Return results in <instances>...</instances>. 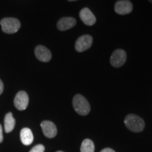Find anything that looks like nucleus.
<instances>
[{
  "label": "nucleus",
  "mask_w": 152,
  "mask_h": 152,
  "mask_svg": "<svg viewBox=\"0 0 152 152\" xmlns=\"http://www.w3.org/2000/svg\"><path fill=\"white\" fill-rule=\"evenodd\" d=\"M3 91H4V84H3L2 81L0 80V95L2 94Z\"/></svg>",
  "instance_id": "nucleus-18"
},
{
  "label": "nucleus",
  "mask_w": 152,
  "mask_h": 152,
  "mask_svg": "<svg viewBox=\"0 0 152 152\" xmlns=\"http://www.w3.org/2000/svg\"><path fill=\"white\" fill-rule=\"evenodd\" d=\"M124 123L130 131L134 132H142L145 127L144 120L134 114H129L125 117Z\"/></svg>",
  "instance_id": "nucleus-1"
},
{
  "label": "nucleus",
  "mask_w": 152,
  "mask_h": 152,
  "mask_svg": "<svg viewBox=\"0 0 152 152\" xmlns=\"http://www.w3.org/2000/svg\"><path fill=\"white\" fill-rule=\"evenodd\" d=\"M45 150V148L42 144H37L35 147L32 148L30 152H44Z\"/></svg>",
  "instance_id": "nucleus-15"
},
{
  "label": "nucleus",
  "mask_w": 152,
  "mask_h": 152,
  "mask_svg": "<svg viewBox=\"0 0 152 152\" xmlns=\"http://www.w3.org/2000/svg\"><path fill=\"white\" fill-rule=\"evenodd\" d=\"M1 30L7 34L16 33L20 28V23L17 18H4L0 21Z\"/></svg>",
  "instance_id": "nucleus-3"
},
{
  "label": "nucleus",
  "mask_w": 152,
  "mask_h": 152,
  "mask_svg": "<svg viewBox=\"0 0 152 152\" xmlns=\"http://www.w3.org/2000/svg\"><path fill=\"white\" fill-rule=\"evenodd\" d=\"M69 1H77V0H68Z\"/></svg>",
  "instance_id": "nucleus-19"
},
{
  "label": "nucleus",
  "mask_w": 152,
  "mask_h": 152,
  "mask_svg": "<svg viewBox=\"0 0 152 152\" xmlns=\"http://www.w3.org/2000/svg\"><path fill=\"white\" fill-rule=\"evenodd\" d=\"M126 53L123 49H116L112 54L110 62L113 67L119 68L122 66L126 61Z\"/></svg>",
  "instance_id": "nucleus-4"
},
{
  "label": "nucleus",
  "mask_w": 152,
  "mask_h": 152,
  "mask_svg": "<svg viewBox=\"0 0 152 152\" xmlns=\"http://www.w3.org/2000/svg\"><path fill=\"white\" fill-rule=\"evenodd\" d=\"M20 137L21 142L24 145L28 146L33 143L34 137L33 132H32L30 129L28 128H23L21 131H20Z\"/></svg>",
  "instance_id": "nucleus-12"
},
{
  "label": "nucleus",
  "mask_w": 152,
  "mask_h": 152,
  "mask_svg": "<svg viewBox=\"0 0 152 152\" xmlns=\"http://www.w3.org/2000/svg\"><path fill=\"white\" fill-rule=\"evenodd\" d=\"M80 18L87 26H93L96 23V18L88 8H83L80 11Z\"/></svg>",
  "instance_id": "nucleus-10"
},
{
  "label": "nucleus",
  "mask_w": 152,
  "mask_h": 152,
  "mask_svg": "<svg viewBox=\"0 0 152 152\" xmlns=\"http://www.w3.org/2000/svg\"><path fill=\"white\" fill-rule=\"evenodd\" d=\"M29 104V96L25 91H20L17 93L14 99V106L19 111L27 109Z\"/></svg>",
  "instance_id": "nucleus-5"
},
{
  "label": "nucleus",
  "mask_w": 152,
  "mask_h": 152,
  "mask_svg": "<svg viewBox=\"0 0 152 152\" xmlns=\"http://www.w3.org/2000/svg\"><path fill=\"white\" fill-rule=\"evenodd\" d=\"M41 128L44 134L47 138H53L57 134L56 126L52 121H42L41 123Z\"/></svg>",
  "instance_id": "nucleus-8"
},
{
  "label": "nucleus",
  "mask_w": 152,
  "mask_h": 152,
  "mask_svg": "<svg viewBox=\"0 0 152 152\" xmlns=\"http://www.w3.org/2000/svg\"><path fill=\"white\" fill-rule=\"evenodd\" d=\"M73 106L75 111L81 115H86L90 111V105L83 95L76 94L73 97Z\"/></svg>",
  "instance_id": "nucleus-2"
},
{
  "label": "nucleus",
  "mask_w": 152,
  "mask_h": 152,
  "mask_svg": "<svg viewBox=\"0 0 152 152\" xmlns=\"http://www.w3.org/2000/svg\"><path fill=\"white\" fill-rule=\"evenodd\" d=\"M100 152H115L113 149H111V148H105V149H102Z\"/></svg>",
  "instance_id": "nucleus-17"
},
{
  "label": "nucleus",
  "mask_w": 152,
  "mask_h": 152,
  "mask_svg": "<svg viewBox=\"0 0 152 152\" xmlns=\"http://www.w3.org/2000/svg\"><path fill=\"white\" fill-rule=\"evenodd\" d=\"M92 37L89 35H85L80 37L75 42V49L77 52H83L90 48L92 45Z\"/></svg>",
  "instance_id": "nucleus-6"
},
{
  "label": "nucleus",
  "mask_w": 152,
  "mask_h": 152,
  "mask_svg": "<svg viewBox=\"0 0 152 152\" xmlns=\"http://www.w3.org/2000/svg\"><path fill=\"white\" fill-rule=\"evenodd\" d=\"M56 152H64V151H56Z\"/></svg>",
  "instance_id": "nucleus-21"
},
{
  "label": "nucleus",
  "mask_w": 152,
  "mask_h": 152,
  "mask_svg": "<svg viewBox=\"0 0 152 152\" xmlns=\"http://www.w3.org/2000/svg\"><path fill=\"white\" fill-rule=\"evenodd\" d=\"M148 1H150V2H151V3H152V0H148Z\"/></svg>",
  "instance_id": "nucleus-20"
},
{
  "label": "nucleus",
  "mask_w": 152,
  "mask_h": 152,
  "mask_svg": "<svg viewBox=\"0 0 152 152\" xmlns=\"http://www.w3.org/2000/svg\"><path fill=\"white\" fill-rule=\"evenodd\" d=\"M132 4L129 0H119L115 4V11L118 14L126 15L132 11Z\"/></svg>",
  "instance_id": "nucleus-7"
},
{
  "label": "nucleus",
  "mask_w": 152,
  "mask_h": 152,
  "mask_svg": "<svg viewBox=\"0 0 152 152\" xmlns=\"http://www.w3.org/2000/svg\"><path fill=\"white\" fill-rule=\"evenodd\" d=\"M35 54L38 60L42 62H49L52 58V54L47 47L38 45L35 49Z\"/></svg>",
  "instance_id": "nucleus-9"
},
{
  "label": "nucleus",
  "mask_w": 152,
  "mask_h": 152,
  "mask_svg": "<svg viewBox=\"0 0 152 152\" xmlns=\"http://www.w3.org/2000/svg\"><path fill=\"white\" fill-rule=\"evenodd\" d=\"M81 152H94V144L92 140L90 139H85L82 142L80 147Z\"/></svg>",
  "instance_id": "nucleus-14"
},
{
  "label": "nucleus",
  "mask_w": 152,
  "mask_h": 152,
  "mask_svg": "<svg viewBox=\"0 0 152 152\" xmlns=\"http://www.w3.org/2000/svg\"><path fill=\"white\" fill-rule=\"evenodd\" d=\"M16 125V120L13 116L11 112L7 113L4 118V130L7 133L11 132L14 130Z\"/></svg>",
  "instance_id": "nucleus-13"
},
{
  "label": "nucleus",
  "mask_w": 152,
  "mask_h": 152,
  "mask_svg": "<svg viewBox=\"0 0 152 152\" xmlns=\"http://www.w3.org/2000/svg\"><path fill=\"white\" fill-rule=\"evenodd\" d=\"M76 24V20L72 17H64L57 23V28L61 31H65L73 28Z\"/></svg>",
  "instance_id": "nucleus-11"
},
{
  "label": "nucleus",
  "mask_w": 152,
  "mask_h": 152,
  "mask_svg": "<svg viewBox=\"0 0 152 152\" xmlns=\"http://www.w3.org/2000/svg\"><path fill=\"white\" fill-rule=\"evenodd\" d=\"M4 137H3V130H2V126L0 124V143L3 142Z\"/></svg>",
  "instance_id": "nucleus-16"
}]
</instances>
